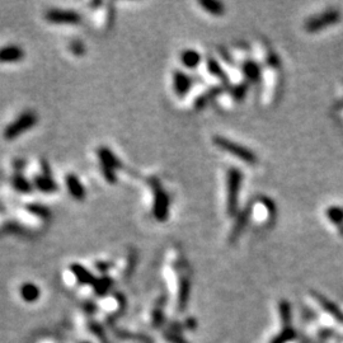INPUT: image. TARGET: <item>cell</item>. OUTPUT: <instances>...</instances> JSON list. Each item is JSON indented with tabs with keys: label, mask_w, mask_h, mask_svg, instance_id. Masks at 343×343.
I'll use <instances>...</instances> for the list:
<instances>
[{
	"label": "cell",
	"mask_w": 343,
	"mask_h": 343,
	"mask_svg": "<svg viewBox=\"0 0 343 343\" xmlns=\"http://www.w3.org/2000/svg\"><path fill=\"white\" fill-rule=\"evenodd\" d=\"M243 183V173L239 168H230L226 174V211L229 216L238 215L239 195Z\"/></svg>",
	"instance_id": "obj_1"
},
{
	"label": "cell",
	"mask_w": 343,
	"mask_h": 343,
	"mask_svg": "<svg viewBox=\"0 0 343 343\" xmlns=\"http://www.w3.org/2000/svg\"><path fill=\"white\" fill-rule=\"evenodd\" d=\"M213 142L214 145L217 146L220 150L228 153V154L233 155V157L238 158L239 160L244 162V163L249 164V166H256L258 162L257 155L248 149L247 146H243L238 142H234L231 140L226 139L224 136H220V135H216V136H213Z\"/></svg>",
	"instance_id": "obj_2"
},
{
	"label": "cell",
	"mask_w": 343,
	"mask_h": 343,
	"mask_svg": "<svg viewBox=\"0 0 343 343\" xmlns=\"http://www.w3.org/2000/svg\"><path fill=\"white\" fill-rule=\"evenodd\" d=\"M37 122H39V116H37V113L35 111H26V112L21 113L14 121L10 122L5 128V130L3 132L4 139L6 141L18 139L26 131L35 128Z\"/></svg>",
	"instance_id": "obj_3"
},
{
	"label": "cell",
	"mask_w": 343,
	"mask_h": 343,
	"mask_svg": "<svg viewBox=\"0 0 343 343\" xmlns=\"http://www.w3.org/2000/svg\"><path fill=\"white\" fill-rule=\"evenodd\" d=\"M153 196H154V204H153V215L160 222H164L169 217V209H171V200L168 193L164 191L159 180L153 178L150 182Z\"/></svg>",
	"instance_id": "obj_4"
},
{
	"label": "cell",
	"mask_w": 343,
	"mask_h": 343,
	"mask_svg": "<svg viewBox=\"0 0 343 343\" xmlns=\"http://www.w3.org/2000/svg\"><path fill=\"white\" fill-rule=\"evenodd\" d=\"M341 12L337 9H327L323 13L314 15L305 21L304 30L308 33H317L322 30H326L328 27L335 26L341 21Z\"/></svg>",
	"instance_id": "obj_5"
},
{
	"label": "cell",
	"mask_w": 343,
	"mask_h": 343,
	"mask_svg": "<svg viewBox=\"0 0 343 343\" xmlns=\"http://www.w3.org/2000/svg\"><path fill=\"white\" fill-rule=\"evenodd\" d=\"M97 154L98 158H99V162H101V169L103 177L111 184L116 183V180H117L116 171L122 168L121 160L116 157L107 146H101V148L98 149Z\"/></svg>",
	"instance_id": "obj_6"
},
{
	"label": "cell",
	"mask_w": 343,
	"mask_h": 343,
	"mask_svg": "<svg viewBox=\"0 0 343 343\" xmlns=\"http://www.w3.org/2000/svg\"><path fill=\"white\" fill-rule=\"evenodd\" d=\"M44 18L48 23L65 24V26H77L82 23V17L79 13L73 10H61V9H50Z\"/></svg>",
	"instance_id": "obj_7"
},
{
	"label": "cell",
	"mask_w": 343,
	"mask_h": 343,
	"mask_svg": "<svg viewBox=\"0 0 343 343\" xmlns=\"http://www.w3.org/2000/svg\"><path fill=\"white\" fill-rule=\"evenodd\" d=\"M191 86H192V78L189 75L180 70H175L173 73V90L177 97H186Z\"/></svg>",
	"instance_id": "obj_8"
},
{
	"label": "cell",
	"mask_w": 343,
	"mask_h": 343,
	"mask_svg": "<svg viewBox=\"0 0 343 343\" xmlns=\"http://www.w3.org/2000/svg\"><path fill=\"white\" fill-rule=\"evenodd\" d=\"M24 57L23 48L18 44H8L4 47H0V62L1 64H13V62L21 61Z\"/></svg>",
	"instance_id": "obj_9"
},
{
	"label": "cell",
	"mask_w": 343,
	"mask_h": 343,
	"mask_svg": "<svg viewBox=\"0 0 343 343\" xmlns=\"http://www.w3.org/2000/svg\"><path fill=\"white\" fill-rule=\"evenodd\" d=\"M252 214V206L244 207L240 213H238L237 215V220H235V224H234L233 229H231V235H230V240L231 242H235L238 238L242 235V233L246 229L247 224H248V220L251 217Z\"/></svg>",
	"instance_id": "obj_10"
},
{
	"label": "cell",
	"mask_w": 343,
	"mask_h": 343,
	"mask_svg": "<svg viewBox=\"0 0 343 343\" xmlns=\"http://www.w3.org/2000/svg\"><path fill=\"white\" fill-rule=\"evenodd\" d=\"M242 73L246 78L247 83L248 84H255L258 83L262 77V69L260 65L255 60H247V61L243 62L242 65Z\"/></svg>",
	"instance_id": "obj_11"
},
{
	"label": "cell",
	"mask_w": 343,
	"mask_h": 343,
	"mask_svg": "<svg viewBox=\"0 0 343 343\" xmlns=\"http://www.w3.org/2000/svg\"><path fill=\"white\" fill-rule=\"evenodd\" d=\"M66 187H68V191L71 197L78 200V201H83L86 198V188L82 184L78 175L73 174V173L66 175Z\"/></svg>",
	"instance_id": "obj_12"
},
{
	"label": "cell",
	"mask_w": 343,
	"mask_h": 343,
	"mask_svg": "<svg viewBox=\"0 0 343 343\" xmlns=\"http://www.w3.org/2000/svg\"><path fill=\"white\" fill-rule=\"evenodd\" d=\"M33 187L43 193H52L57 191V183L55 179L51 175L46 174L36 175L33 179Z\"/></svg>",
	"instance_id": "obj_13"
},
{
	"label": "cell",
	"mask_w": 343,
	"mask_h": 343,
	"mask_svg": "<svg viewBox=\"0 0 343 343\" xmlns=\"http://www.w3.org/2000/svg\"><path fill=\"white\" fill-rule=\"evenodd\" d=\"M201 53L196 50H192V48H187V50H183L182 53H180V62H182V65L186 66L187 69L197 68V66L201 64Z\"/></svg>",
	"instance_id": "obj_14"
},
{
	"label": "cell",
	"mask_w": 343,
	"mask_h": 343,
	"mask_svg": "<svg viewBox=\"0 0 343 343\" xmlns=\"http://www.w3.org/2000/svg\"><path fill=\"white\" fill-rule=\"evenodd\" d=\"M313 296H314V299L317 300V301H319L320 306H322V308L326 311H328L332 317H335L336 319L340 320V322H343V313L337 308V306H336L335 304H333V302L329 301L328 299H326V298L320 295V294H313Z\"/></svg>",
	"instance_id": "obj_15"
},
{
	"label": "cell",
	"mask_w": 343,
	"mask_h": 343,
	"mask_svg": "<svg viewBox=\"0 0 343 343\" xmlns=\"http://www.w3.org/2000/svg\"><path fill=\"white\" fill-rule=\"evenodd\" d=\"M198 4L202 6L205 12L214 15V17H221L226 12L224 4L216 1V0H202V1H198Z\"/></svg>",
	"instance_id": "obj_16"
},
{
	"label": "cell",
	"mask_w": 343,
	"mask_h": 343,
	"mask_svg": "<svg viewBox=\"0 0 343 343\" xmlns=\"http://www.w3.org/2000/svg\"><path fill=\"white\" fill-rule=\"evenodd\" d=\"M71 271L78 278V281L82 284H95V278L92 273L89 272L88 269L84 268L83 266H80L79 263H74L71 266Z\"/></svg>",
	"instance_id": "obj_17"
},
{
	"label": "cell",
	"mask_w": 343,
	"mask_h": 343,
	"mask_svg": "<svg viewBox=\"0 0 343 343\" xmlns=\"http://www.w3.org/2000/svg\"><path fill=\"white\" fill-rule=\"evenodd\" d=\"M206 65H207V69H209V71H210L211 75H214V77L217 78V79H220L221 82H224V83H226V82H228V75L225 74V71L222 70L221 65H220L217 60H215L214 57H207Z\"/></svg>",
	"instance_id": "obj_18"
},
{
	"label": "cell",
	"mask_w": 343,
	"mask_h": 343,
	"mask_svg": "<svg viewBox=\"0 0 343 343\" xmlns=\"http://www.w3.org/2000/svg\"><path fill=\"white\" fill-rule=\"evenodd\" d=\"M189 280L187 277H183L180 280L179 284V290H178V305H179L180 310H183L187 306V301H188L189 298Z\"/></svg>",
	"instance_id": "obj_19"
},
{
	"label": "cell",
	"mask_w": 343,
	"mask_h": 343,
	"mask_svg": "<svg viewBox=\"0 0 343 343\" xmlns=\"http://www.w3.org/2000/svg\"><path fill=\"white\" fill-rule=\"evenodd\" d=\"M12 186L15 191L21 193H30L33 188V183H31L30 180L19 173L12 178Z\"/></svg>",
	"instance_id": "obj_20"
},
{
	"label": "cell",
	"mask_w": 343,
	"mask_h": 343,
	"mask_svg": "<svg viewBox=\"0 0 343 343\" xmlns=\"http://www.w3.org/2000/svg\"><path fill=\"white\" fill-rule=\"evenodd\" d=\"M21 296L26 301H35L39 299L40 296V289L36 286L35 284L27 282L23 284L21 287Z\"/></svg>",
	"instance_id": "obj_21"
},
{
	"label": "cell",
	"mask_w": 343,
	"mask_h": 343,
	"mask_svg": "<svg viewBox=\"0 0 343 343\" xmlns=\"http://www.w3.org/2000/svg\"><path fill=\"white\" fill-rule=\"evenodd\" d=\"M326 215L337 228L343 226V207L341 206H331L326 210Z\"/></svg>",
	"instance_id": "obj_22"
},
{
	"label": "cell",
	"mask_w": 343,
	"mask_h": 343,
	"mask_svg": "<svg viewBox=\"0 0 343 343\" xmlns=\"http://www.w3.org/2000/svg\"><path fill=\"white\" fill-rule=\"evenodd\" d=\"M222 90H224V88H222V86H216V88L210 89L209 92H206L204 95H201V97L198 98L197 102L195 103V106L198 107V108H201V107L205 106V104L210 101V99H213V98H215V97H217L219 94H221Z\"/></svg>",
	"instance_id": "obj_23"
},
{
	"label": "cell",
	"mask_w": 343,
	"mask_h": 343,
	"mask_svg": "<svg viewBox=\"0 0 343 343\" xmlns=\"http://www.w3.org/2000/svg\"><path fill=\"white\" fill-rule=\"evenodd\" d=\"M296 338V333L291 328H285L278 336H276L271 343H289Z\"/></svg>",
	"instance_id": "obj_24"
},
{
	"label": "cell",
	"mask_w": 343,
	"mask_h": 343,
	"mask_svg": "<svg viewBox=\"0 0 343 343\" xmlns=\"http://www.w3.org/2000/svg\"><path fill=\"white\" fill-rule=\"evenodd\" d=\"M247 92H248V84L247 83L237 84V86H234L230 90L231 97H233L235 101H243V99L246 98Z\"/></svg>",
	"instance_id": "obj_25"
},
{
	"label": "cell",
	"mask_w": 343,
	"mask_h": 343,
	"mask_svg": "<svg viewBox=\"0 0 343 343\" xmlns=\"http://www.w3.org/2000/svg\"><path fill=\"white\" fill-rule=\"evenodd\" d=\"M28 210L31 211L32 214H35L36 216H39L41 219H48L51 215L50 210L47 207L42 206V205H37V204H32L28 206Z\"/></svg>",
	"instance_id": "obj_26"
},
{
	"label": "cell",
	"mask_w": 343,
	"mask_h": 343,
	"mask_svg": "<svg viewBox=\"0 0 343 343\" xmlns=\"http://www.w3.org/2000/svg\"><path fill=\"white\" fill-rule=\"evenodd\" d=\"M280 313H281L282 320H284L285 324L290 323L291 319V310H290V304L286 301H282L280 305Z\"/></svg>",
	"instance_id": "obj_27"
},
{
	"label": "cell",
	"mask_w": 343,
	"mask_h": 343,
	"mask_svg": "<svg viewBox=\"0 0 343 343\" xmlns=\"http://www.w3.org/2000/svg\"><path fill=\"white\" fill-rule=\"evenodd\" d=\"M70 51L77 56H80V55H84V52H86V46L77 40V41H73L70 43Z\"/></svg>",
	"instance_id": "obj_28"
},
{
	"label": "cell",
	"mask_w": 343,
	"mask_h": 343,
	"mask_svg": "<svg viewBox=\"0 0 343 343\" xmlns=\"http://www.w3.org/2000/svg\"><path fill=\"white\" fill-rule=\"evenodd\" d=\"M167 338H168L169 341H172L173 343H184V341H182L180 338H178V337H175L174 335L173 336H167Z\"/></svg>",
	"instance_id": "obj_29"
}]
</instances>
